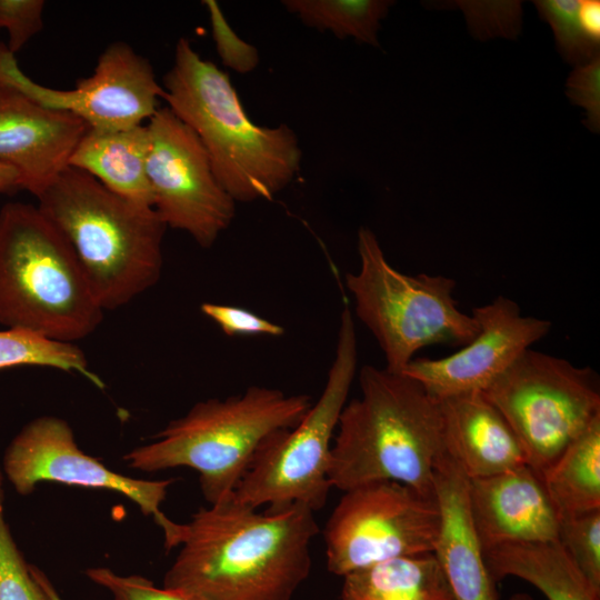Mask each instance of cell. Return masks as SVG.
<instances>
[{
	"mask_svg": "<svg viewBox=\"0 0 600 600\" xmlns=\"http://www.w3.org/2000/svg\"><path fill=\"white\" fill-rule=\"evenodd\" d=\"M184 524L163 587L200 600H292L310 574L320 532L309 508L258 512L233 494L200 508Z\"/></svg>",
	"mask_w": 600,
	"mask_h": 600,
	"instance_id": "1",
	"label": "cell"
},
{
	"mask_svg": "<svg viewBox=\"0 0 600 600\" xmlns=\"http://www.w3.org/2000/svg\"><path fill=\"white\" fill-rule=\"evenodd\" d=\"M161 86L166 107L198 137L236 202L271 200L298 174L302 150L294 131L254 123L229 76L189 39L178 40Z\"/></svg>",
	"mask_w": 600,
	"mask_h": 600,
	"instance_id": "2",
	"label": "cell"
},
{
	"mask_svg": "<svg viewBox=\"0 0 600 600\" xmlns=\"http://www.w3.org/2000/svg\"><path fill=\"white\" fill-rule=\"evenodd\" d=\"M359 388L333 437L332 488L396 481L434 499V468L446 452L439 400L411 377L374 366L361 368Z\"/></svg>",
	"mask_w": 600,
	"mask_h": 600,
	"instance_id": "3",
	"label": "cell"
},
{
	"mask_svg": "<svg viewBox=\"0 0 600 600\" xmlns=\"http://www.w3.org/2000/svg\"><path fill=\"white\" fill-rule=\"evenodd\" d=\"M36 198L74 251L103 311L130 303L159 281L167 226L153 208L70 166Z\"/></svg>",
	"mask_w": 600,
	"mask_h": 600,
	"instance_id": "4",
	"label": "cell"
},
{
	"mask_svg": "<svg viewBox=\"0 0 600 600\" xmlns=\"http://www.w3.org/2000/svg\"><path fill=\"white\" fill-rule=\"evenodd\" d=\"M71 246L37 204L0 209V324L74 343L103 319Z\"/></svg>",
	"mask_w": 600,
	"mask_h": 600,
	"instance_id": "5",
	"label": "cell"
},
{
	"mask_svg": "<svg viewBox=\"0 0 600 600\" xmlns=\"http://www.w3.org/2000/svg\"><path fill=\"white\" fill-rule=\"evenodd\" d=\"M311 406L307 394L252 386L240 394L196 403L123 460L146 472L191 468L199 473L203 498L213 504L233 494L266 440L296 427Z\"/></svg>",
	"mask_w": 600,
	"mask_h": 600,
	"instance_id": "6",
	"label": "cell"
},
{
	"mask_svg": "<svg viewBox=\"0 0 600 600\" xmlns=\"http://www.w3.org/2000/svg\"><path fill=\"white\" fill-rule=\"evenodd\" d=\"M359 269L346 274L357 318L369 329L386 359V369L401 373L429 346L463 347L479 324L453 298L456 281L446 276L406 274L387 260L376 234L358 231Z\"/></svg>",
	"mask_w": 600,
	"mask_h": 600,
	"instance_id": "7",
	"label": "cell"
},
{
	"mask_svg": "<svg viewBox=\"0 0 600 600\" xmlns=\"http://www.w3.org/2000/svg\"><path fill=\"white\" fill-rule=\"evenodd\" d=\"M358 366L352 311L343 307L337 346L322 392L301 421L266 440L237 486L234 499L251 508L282 510L303 506L313 512L327 503L330 453L339 418Z\"/></svg>",
	"mask_w": 600,
	"mask_h": 600,
	"instance_id": "8",
	"label": "cell"
},
{
	"mask_svg": "<svg viewBox=\"0 0 600 600\" xmlns=\"http://www.w3.org/2000/svg\"><path fill=\"white\" fill-rule=\"evenodd\" d=\"M518 437L540 477L598 417L597 373L532 349L484 391Z\"/></svg>",
	"mask_w": 600,
	"mask_h": 600,
	"instance_id": "9",
	"label": "cell"
},
{
	"mask_svg": "<svg viewBox=\"0 0 600 600\" xmlns=\"http://www.w3.org/2000/svg\"><path fill=\"white\" fill-rule=\"evenodd\" d=\"M439 528L436 498L396 481L352 488L322 531L327 569L343 577L381 561L433 552Z\"/></svg>",
	"mask_w": 600,
	"mask_h": 600,
	"instance_id": "10",
	"label": "cell"
},
{
	"mask_svg": "<svg viewBox=\"0 0 600 600\" xmlns=\"http://www.w3.org/2000/svg\"><path fill=\"white\" fill-rule=\"evenodd\" d=\"M147 127L153 209L167 228L212 247L230 227L237 202L219 182L198 137L169 108L160 107Z\"/></svg>",
	"mask_w": 600,
	"mask_h": 600,
	"instance_id": "11",
	"label": "cell"
},
{
	"mask_svg": "<svg viewBox=\"0 0 600 600\" xmlns=\"http://www.w3.org/2000/svg\"><path fill=\"white\" fill-rule=\"evenodd\" d=\"M1 470L21 496L31 493L44 481L121 493L144 516L153 518L163 532L167 551L181 543L184 523L173 522L160 510L174 479H136L107 468L79 449L63 419L42 416L23 426L6 449Z\"/></svg>",
	"mask_w": 600,
	"mask_h": 600,
	"instance_id": "12",
	"label": "cell"
},
{
	"mask_svg": "<svg viewBox=\"0 0 600 600\" xmlns=\"http://www.w3.org/2000/svg\"><path fill=\"white\" fill-rule=\"evenodd\" d=\"M0 83L46 108L71 113L96 130H120L148 122L160 108L163 94L150 61L123 41L110 43L99 56L93 72L68 90L33 81L20 69L16 54L0 42Z\"/></svg>",
	"mask_w": 600,
	"mask_h": 600,
	"instance_id": "13",
	"label": "cell"
},
{
	"mask_svg": "<svg viewBox=\"0 0 600 600\" xmlns=\"http://www.w3.org/2000/svg\"><path fill=\"white\" fill-rule=\"evenodd\" d=\"M471 316L479 332L468 344L444 358H414L401 372L420 382L437 400L483 392L551 329L548 320L523 317L519 304L503 296L476 307Z\"/></svg>",
	"mask_w": 600,
	"mask_h": 600,
	"instance_id": "14",
	"label": "cell"
},
{
	"mask_svg": "<svg viewBox=\"0 0 600 600\" xmlns=\"http://www.w3.org/2000/svg\"><path fill=\"white\" fill-rule=\"evenodd\" d=\"M88 129L78 117L46 108L0 83V162L16 169L21 189L34 197L68 167Z\"/></svg>",
	"mask_w": 600,
	"mask_h": 600,
	"instance_id": "15",
	"label": "cell"
},
{
	"mask_svg": "<svg viewBox=\"0 0 600 600\" xmlns=\"http://www.w3.org/2000/svg\"><path fill=\"white\" fill-rule=\"evenodd\" d=\"M468 502L483 553L507 543L557 540L559 514L528 464L468 480Z\"/></svg>",
	"mask_w": 600,
	"mask_h": 600,
	"instance_id": "16",
	"label": "cell"
},
{
	"mask_svg": "<svg viewBox=\"0 0 600 600\" xmlns=\"http://www.w3.org/2000/svg\"><path fill=\"white\" fill-rule=\"evenodd\" d=\"M434 497L440 511L433 548L454 600H499L468 502V478L447 453L434 468Z\"/></svg>",
	"mask_w": 600,
	"mask_h": 600,
	"instance_id": "17",
	"label": "cell"
},
{
	"mask_svg": "<svg viewBox=\"0 0 600 600\" xmlns=\"http://www.w3.org/2000/svg\"><path fill=\"white\" fill-rule=\"evenodd\" d=\"M439 402L446 451L468 480L528 464L514 431L483 392L458 394Z\"/></svg>",
	"mask_w": 600,
	"mask_h": 600,
	"instance_id": "18",
	"label": "cell"
},
{
	"mask_svg": "<svg viewBox=\"0 0 600 600\" xmlns=\"http://www.w3.org/2000/svg\"><path fill=\"white\" fill-rule=\"evenodd\" d=\"M148 150L147 123L120 130L89 128L77 143L68 166L90 174L122 198L153 208L147 174Z\"/></svg>",
	"mask_w": 600,
	"mask_h": 600,
	"instance_id": "19",
	"label": "cell"
},
{
	"mask_svg": "<svg viewBox=\"0 0 600 600\" xmlns=\"http://www.w3.org/2000/svg\"><path fill=\"white\" fill-rule=\"evenodd\" d=\"M491 578L522 579L548 600H600L558 540L507 543L484 552Z\"/></svg>",
	"mask_w": 600,
	"mask_h": 600,
	"instance_id": "20",
	"label": "cell"
},
{
	"mask_svg": "<svg viewBox=\"0 0 600 600\" xmlns=\"http://www.w3.org/2000/svg\"><path fill=\"white\" fill-rule=\"evenodd\" d=\"M342 578L339 600H454L432 552L381 561Z\"/></svg>",
	"mask_w": 600,
	"mask_h": 600,
	"instance_id": "21",
	"label": "cell"
},
{
	"mask_svg": "<svg viewBox=\"0 0 600 600\" xmlns=\"http://www.w3.org/2000/svg\"><path fill=\"white\" fill-rule=\"evenodd\" d=\"M559 517L600 509V417L542 473Z\"/></svg>",
	"mask_w": 600,
	"mask_h": 600,
	"instance_id": "22",
	"label": "cell"
},
{
	"mask_svg": "<svg viewBox=\"0 0 600 600\" xmlns=\"http://www.w3.org/2000/svg\"><path fill=\"white\" fill-rule=\"evenodd\" d=\"M392 1L387 0H283V7L303 24L340 39L379 46L380 21Z\"/></svg>",
	"mask_w": 600,
	"mask_h": 600,
	"instance_id": "23",
	"label": "cell"
},
{
	"mask_svg": "<svg viewBox=\"0 0 600 600\" xmlns=\"http://www.w3.org/2000/svg\"><path fill=\"white\" fill-rule=\"evenodd\" d=\"M21 366L79 373L98 388L104 387L77 344L49 340L23 330L0 329V370Z\"/></svg>",
	"mask_w": 600,
	"mask_h": 600,
	"instance_id": "24",
	"label": "cell"
},
{
	"mask_svg": "<svg viewBox=\"0 0 600 600\" xmlns=\"http://www.w3.org/2000/svg\"><path fill=\"white\" fill-rule=\"evenodd\" d=\"M557 540L592 588L600 592V509L559 517Z\"/></svg>",
	"mask_w": 600,
	"mask_h": 600,
	"instance_id": "25",
	"label": "cell"
},
{
	"mask_svg": "<svg viewBox=\"0 0 600 600\" xmlns=\"http://www.w3.org/2000/svg\"><path fill=\"white\" fill-rule=\"evenodd\" d=\"M3 481L0 467V600H50L31 574L6 521Z\"/></svg>",
	"mask_w": 600,
	"mask_h": 600,
	"instance_id": "26",
	"label": "cell"
},
{
	"mask_svg": "<svg viewBox=\"0 0 600 600\" xmlns=\"http://www.w3.org/2000/svg\"><path fill=\"white\" fill-rule=\"evenodd\" d=\"M534 4L552 28L559 51L567 61L582 64L599 54V43L590 40L580 26V0H540Z\"/></svg>",
	"mask_w": 600,
	"mask_h": 600,
	"instance_id": "27",
	"label": "cell"
},
{
	"mask_svg": "<svg viewBox=\"0 0 600 600\" xmlns=\"http://www.w3.org/2000/svg\"><path fill=\"white\" fill-rule=\"evenodd\" d=\"M202 3L208 12L212 39L222 64L241 74L256 70L260 62L258 49L236 33L218 2L204 0Z\"/></svg>",
	"mask_w": 600,
	"mask_h": 600,
	"instance_id": "28",
	"label": "cell"
},
{
	"mask_svg": "<svg viewBox=\"0 0 600 600\" xmlns=\"http://www.w3.org/2000/svg\"><path fill=\"white\" fill-rule=\"evenodd\" d=\"M86 576L107 589L114 600H200L183 590L159 588L141 576H122L108 568H90Z\"/></svg>",
	"mask_w": 600,
	"mask_h": 600,
	"instance_id": "29",
	"label": "cell"
},
{
	"mask_svg": "<svg viewBox=\"0 0 600 600\" xmlns=\"http://www.w3.org/2000/svg\"><path fill=\"white\" fill-rule=\"evenodd\" d=\"M42 0H0V29L8 32L10 52L16 54L43 27Z\"/></svg>",
	"mask_w": 600,
	"mask_h": 600,
	"instance_id": "30",
	"label": "cell"
},
{
	"mask_svg": "<svg viewBox=\"0 0 600 600\" xmlns=\"http://www.w3.org/2000/svg\"><path fill=\"white\" fill-rule=\"evenodd\" d=\"M200 310L229 337H281L284 334V328L282 326L241 307L203 302L200 306Z\"/></svg>",
	"mask_w": 600,
	"mask_h": 600,
	"instance_id": "31",
	"label": "cell"
},
{
	"mask_svg": "<svg viewBox=\"0 0 600 600\" xmlns=\"http://www.w3.org/2000/svg\"><path fill=\"white\" fill-rule=\"evenodd\" d=\"M567 96L572 103L587 110L586 126L599 132L600 129V56L577 66L567 80Z\"/></svg>",
	"mask_w": 600,
	"mask_h": 600,
	"instance_id": "32",
	"label": "cell"
},
{
	"mask_svg": "<svg viewBox=\"0 0 600 600\" xmlns=\"http://www.w3.org/2000/svg\"><path fill=\"white\" fill-rule=\"evenodd\" d=\"M579 22L584 34L596 43L600 40V2L598 0H580Z\"/></svg>",
	"mask_w": 600,
	"mask_h": 600,
	"instance_id": "33",
	"label": "cell"
},
{
	"mask_svg": "<svg viewBox=\"0 0 600 600\" xmlns=\"http://www.w3.org/2000/svg\"><path fill=\"white\" fill-rule=\"evenodd\" d=\"M21 189L20 176L12 167L0 162V193Z\"/></svg>",
	"mask_w": 600,
	"mask_h": 600,
	"instance_id": "34",
	"label": "cell"
},
{
	"mask_svg": "<svg viewBox=\"0 0 600 600\" xmlns=\"http://www.w3.org/2000/svg\"><path fill=\"white\" fill-rule=\"evenodd\" d=\"M30 571L38 584L42 588L50 600H63L47 574L36 566L30 564Z\"/></svg>",
	"mask_w": 600,
	"mask_h": 600,
	"instance_id": "35",
	"label": "cell"
},
{
	"mask_svg": "<svg viewBox=\"0 0 600 600\" xmlns=\"http://www.w3.org/2000/svg\"><path fill=\"white\" fill-rule=\"evenodd\" d=\"M508 600H533V598L524 592L513 593Z\"/></svg>",
	"mask_w": 600,
	"mask_h": 600,
	"instance_id": "36",
	"label": "cell"
}]
</instances>
